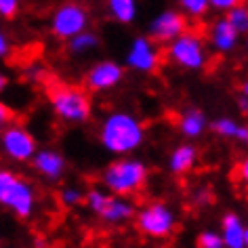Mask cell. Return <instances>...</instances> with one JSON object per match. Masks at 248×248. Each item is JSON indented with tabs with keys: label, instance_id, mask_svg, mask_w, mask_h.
<instances>
[{
	"label": "cell",
	"instance_id": "277c9868",
	"mask_svg": "<svg viewBox=\"0 0 248 248\" xmlns=\"http://www.w3.org/2000/svg\"><path fill=\"white\" fill-rule=\"evenodd\" d=\"M0 204L4 208H9L11 213H15L17 217L26 219V217L32 215L36 204L34 187L15 172L0 170Z\"/></svg>",
	"mask_w": 248,
	"mask_h": 248
},
{
	"label": "cell",
	"instance_id": "f546056e",
	"mask_svg": "<svg viewBox=\"0 0 248 248\" xmlns=\"http://www.w3.org/2000/svg\"><path fill=\"white\" fill-rule=\"evenodd\" d=\"M7 86H9V78L4 76L2 72H0V95H2V93H4V89H7Z\"/></svg>",
	"mask_w": 248,
	"mask_h": 248
},
{
	"label": "cell",
	"instance_id": "603a6c76",
	"mask_svg": "<svg viewBox=\"0 0 248 248\" xmlns=\"http://www.w3.org/2000/svg\"><path fill=\"white\" fill-rule=\"evenodd\" d=\"M198 248H225L219 233L215 232H202L198 235Z\"/></svg>",
	"mask_w": 248,
	"mask_h": 248
},
{
	"label": "cell",
	"instance_id": "2e32d148",
	"mask_svg": "<svg viewBox=\"0 0 248 248\" xmlns=\"http://www.w3.org/2000/svg\"><path fill=\"white\" fill-rule=\"evenodd\" d=\"M198 160V152L194 145L185 143V145H179L175 152L170 154V160H169V166L172 172H177V175H183V172H187L194 169Z\"/></svg>",
	"mask_w": 248,
	"mask_h": 248
},
{
	"label": "cell",
	"instance_id": "d4e9b609",
	"mask_svg": "<svg viewBox=\"0 0 248 248\" xmlns=\"http://www.w3.org/2000/svg\"><path fill=\"white\" fill-rule=\"evenodd\" d=\"M19 11V0H0V15L11 19Z\"/></svg>",
	"mask_w": 248,
	"mask_h": 248
},
{
	"label": "cell",
	"instance_id": "ffe728a7",
	"mask_svg": "<svg viewBox=\"0 0 248 248\" xmlns=\"http://www.w3.org/2000/svg\"><path fill=\"white\" fill-rule=\"evenodd\" d=\"M97 45H99V38L93 32H78L76 36L70 38V51L76 55L89 53L93 48H97Z\"/></svg>",
	"mask_w": 248,
	"mask_h": 248
},
{
	"label": "cell",
	"instance_id": "484cf974",
	"mask_svg": "<svg viewBox=\"0 0 248 248\" xmlns=\"http://www.w3.org/2000/svg\"><path fill=\"white\" fill-rule=\"evenodd\" d=\"M208 4L217 11H232L238 4H244V0H208Z\"/></svg>",
	"mask_w": 248,
	"mask_h": 248
},
{
	"label": "cell",
	"instance_id": "7402d4cb",
	"mask_svg": "<svg viewBox=\"0 0 248 248\" xmlns=\"http://www.w3.org/2000/svg\"><path fill=\"white\" fill-rule=\"evenodd\" d=\"M179 4L183 9V15L189 17H204L210 9L208 0H179Z\"/></svg>",
	"mask_w": 248,
	"mask_h": 248
},
{
	"label": "cell",
	"instance_id": "7c38bea8",
	"mask_svg": "<svg viewBox=\"0 0 248 248\" xmlns=\"http://www.w3.org/2000/svg\"><path fill=\"white\" fill-rule=\"evenodd\" d=\"M124 78V70L114 61H101L95 63L89 70V74L84 76V82L91 91H109L114 86L120 84V80Z\"/></svg>",
	"mask_w": 248,
	"mask_h": 248
},
{
	"label": "cell",
	"instance_id": "30bf717a",
	"mask_svg": "<svg viewBox=\"0 0 248 248\" xmlns=\"http://www.w3.org/2000/svg\"><path fill=\"white\" fill-rule=\"evenodd\" d=\"M126 63L128 67H133L137 72H145V74L154 72L160 63V51L156 42L152 38H143V36L135 38L126 53Z\"/></svg>",
	"mask_w": 248,
	"mask_h": 248
},
{
	"label": "cell",
	"instance_id": "8fae6325",
	"mask_svg": "<svg viewBox=\"0 0 248 248\" xmlns=\"http://www.w3.org/2000/svg\"><path fill=\"white\" fill-rule=\"evenodd\" d=\"M187 30V19L179 11H162L150 23V36L154 42H170Z\"/></svg>",
	"mask_w": 248,
	"mask_h": 248
},
{
	"label": "cell",
	"instance_id": "4fadbf2b",
	"mask_svg": "<svg viewBox=\"0 0 248 248\" xmlns=\"http://www.w3.org/2000/svg\"><path fill=\"white\" fill-rule=\"evenodd\" d=\"M32 160H34L36 170H38L42 177L51 179V181H57V179L63 177L65 160H63V156H61L59 152H55V150H40V152L34 154Z\"/></svg>",
	"mask_w": 248,
	"mask_h": 248
},
{
	"label": "cell",
	"instance_id": "52a82bcc",
	"mask_svg": "<svg viewBox=\"0 0 248 248\" xmlns=\"http://www.w3.org/2000/svg\"><path fill=\"white\" fill-rule=\"evenodd\" d=\"M175 213L162 202H152L137 213V225L150 238H166L175 229Z\"/></svg>",
	"mask_w": 248,
	"mask_h": 248
},
{
	"label": "cell",
	"instance_id": "4316f807",
	"mask_svg": "<svg viewBox=\"0 0 248 248\" xmlns=\"http://www.w3.org/2000/svg\"><path fill=\"white\" fill-rule=\"evenodd\" d=\"M11 120V111H9V108L7 105H2L0 103V131H2V126L7 124Z\"/></svg>",
	"mask_w": 248,
	"mask_h": 248
},
{
	"label": "cell",
	"instance_id": "7a4b0ae2",
	"mask_svg": "<svg viewBox=\"0 0 248 248\" xmlns=\"http://www.w3.org/2000/svg\"><path fill=\"white\" fill-rule=\"evenodd\" d=\"M42 82L46 86V95L55 114L63 122L78 124V122H86L91 118V109H93L91 97L82 89L65 84L57 78H48V80L45 78Z\"/></svg>",
	"mask_w": 248,
	"mask_h": 248
},
{
	"label": "cell",
	"instance_id": "3957f363",
	"mask_svg": "<svg viewBox=\"0 0 248 248\" xmlns=\"http://www.w3.org/2000/svg\"><path fill=\"white\" fill-rule=\"evenodd\" d=\"M103 185L109 194L116 196H133L143 189L147 181V169L143 162L133 158H120L114 160L108 169L103 170Z\"/></svg>",
	"mask_w": 248,
	"mask_h": 248
},
{
	"label": "cell",
	"instance_id": "83f0119b",
	"mask_svg": "<svg viewBox=\"0 0 248 248\" xmlns=\"http://www.w3.org/2000/svg\"><path fill=\"white\" fill-rule=\"evenodd\" d=\"M9 38L0 32V57H4V55H9Z\"/></svg>",
	"mask_w": 248,
	"mask_h": 248
},
{
	"label": "cell",
	"instance_id": "5bb4252c",
	"mask_svg": "<svg viewBox=\"0 0 248 248\" xmlns=\"http://www.w3.org/2000/svg\"><path fill=\"white\" fill-rule=\"evenodd\" d=\"M221 229H223L221 240L225 248H246L248 246V229L238 215H233V213L225 215Z\"/></svg>",
	"mask_w": 248,
	"mask_h": 248
},
{
	"label": "cell",
	"instance_id": "ba28073f",
	"mask_svg": "<svg viewBox=\"0 0 248 248\" xmlns=\"http://www.w3.org/2000/svg\"><path fill=\"white\" fill-rule=\"evenodd\" d=\"M86 23H89V13L82 4L78 2H65L53 13L51 30L57 38L70 40L78 32H84Z\"/></svg>",
	"mask_w": 248,
	"mask_h": 248
},
{
	"label": "cell",
	"instance_id": "ac0fdd59",
	"mask_svg": "<svg viewBox=\"0 0 248 248\" xmlns=\"http://www.w3.org/2000/svg\"><path fill=\"white\" fill-rule=\"evenodd\" d=\"M108 11L116 21L131 23L137 17V0H108Z\"/></svg>",
	"mask_w": 248,
	"mask_h": 248
},
{
	"label": "cell",
	"instance_id": "5b68a950",
	"mask_svg": "<svg viewBox=\"0 0 248 248\" xmlns=\"http://www.w3.org/2000/svg\"><path fill=\"white\" fill-rule=\"evenodd\" d=\"M166 55L170 61H175L177 65L185 67V70H200L206 63V48H204L202 36L189 28L183 34H179L175 40L169 42Z\"/></svg>",
	"mask_w": 248,
	"mask_h": 248
},
{
	"label": "cell",
	"instance_id": "6da1fadb",
	"mask_svg": "<svg viewBox=\"0 0 248 248\" xmlns=\"http://www.w3.org/2000/svg\"><path fill=\"white\" fill-rule=\"evenodd\" d=\"M145 131L143 124H141L133 114L126 111H114L103 120L101 124V145L111 154L124 156V154H131L143 143Z\"/></svg>",
	"mask_w": 248,
	"mask_h": 248
},
{
	"label": "cell",
	"instance_id": "44dd1931",
	"mask_svg": "<svg viewBox=\"0 0 248 248\" xmlns=\"http://www.w3.org/2000/svg\"><path fill=\"white\" fill-rule=\"evenodd\" d=\"M225 19L235 28V32L238 34H242V32H246L248 30V11H246L244 4H238V7H233L232 11H227Z\"/></svg>",
	"mask_w": 248,
	"mask_h": 248
},
{
	"label": "cell",
	"instance_id": "8992f818",
	"mask_svg": "<svg viewBox=\"0 0 248 248\" xmlns=\"http://www.w3.org/2000/svg\"><path fill=\"white\" fill-rule=\"evenodd\" d=\"M84 200L91 206L93 213H95L99 219H103L105 223H124L135 215V206L126 198L109 194V191L91 189Z\"/></svg>",
	"mask_w": 248,
	"mask_h": 248
},
{
	"label": "cell",
	"instance_id": "d6986e66",
	"mask_svg": "<svg viewBox=\"0 0 248 248\" xmlns=\"http://www.w3.org/2000/svg\"><path fill=\"white\" fill-rule=\"evenodd\" d=\"M215 133L221 135V137H227V139H240V141H246L248 133H246V126H242L232 118H219L215 124H213Z\"/></svg>",
	"mask_w": 248,
	"mask_h": 248
},
{
	"label": "cell",
	"instance_id": "cb8c5ba5",
	"mask_svg": "<svg viewBox=\"0 0 248 248\" xmlns=\"http://www.w3.org/2000/svg\"><path fill=\"white\" fill-rule=\"evenodd\" d=\"M61 202H63L65 206H76V204L84 202V194L78 187H65L61 191Z\"/></svg>",
	"mask_w": 248,
	"mask_h": 248
},
{
	"label": "cell",
	"instance_id": "f1b7e54d",
	"mask_svg": "<svg viewBox=\"0 0 248 248\" xmlns=\"http://www.w3.org/2000/svg\"><path fill=\"white\" fill-rule=\"evenodd\" d=\"M248 86L244 84L242 86V93H240V108H242V111H246V105H248Z\"/></svg>",
	"mask_w": 248,
	"mask_h": 248
},
{
	"label": "cell",
	"instance_id": "9c48e42d",
	"mask_svg": "<svg viewBox=\"0 0 248 248\" xmlns=\"http://www.w3.org/2000/svg\"><path fill=\"white\" fill-rule=\"evenodd\" d=\"M0 143H2L4 154H7L11 160H17V162L32 160V156L36 154V139L32 137V133H30L28 128L19 126V124L4 126Z\"/></svg>",
	"mask_w": 248,
	"mask_h": 248
},
{
	"label": "cell",
	"instance_id": "e0dca14e",
	"mask_svg": "<svg viewBox=\"0 0 248 248\" xmlns=\"http://www.w3.org/2000/svg\"><path fill=\"white\" fill-rule=\"evenodd\" d=\"M179 128L185 137L194 139V137H200L202 131L206 128V116L202 114L200 109H187L183 111L181 120H179Z\"/></svg>",
	"mask_w": 248,
	"mask_h": 248
},
{
	"label": "cell",
	"instance_id": "9a60e30c",
	"mask_svg": "<svg viewBox=\"0 0 248 248\" xmlns=\"http://www.w3.org/2000/svg\"><path fill=\"white\" fill-rule=\"evenodd\" d=\"M238 36L240 34L235 32V28L227 19H219L213 26V30H210V42H213V46L221 53L232 51L235 46V42H238Z\"/></svg>",
	"mask_w": 248,
	"mask_h": 248
}]
</instances>
